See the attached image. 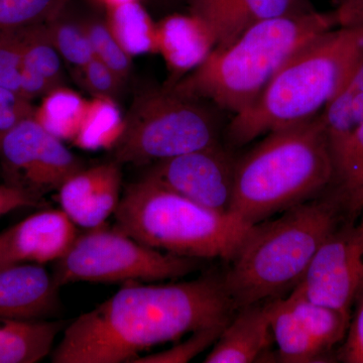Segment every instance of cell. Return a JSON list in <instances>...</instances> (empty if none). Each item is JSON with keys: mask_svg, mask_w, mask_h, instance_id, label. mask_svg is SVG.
Returning a JSON list of instances; mask_svg holds the SVG:
<instances>
[{"mask_svg": "<svg viewBox=\"0 0 363 363\" xmlns=\"http://www.w3.org/2000/svg\"><path fill=\"white\" fill-rule=\"evenodd\" d=\"M233 301L223 279L204 276L169 284L125 283L64 329L52 363H133L184 335L225 326Z\"/></svg>", "mask_w": 363, "mask_h": 363, "instance_id": "6da1fadb", "label": "cell"}, {"mask_svg": "<svg viewBox=\"0 0 363 363\" xmlns=\"http://www.w3.org/2000/svg\"><path fill=\"white\" fill-rule=\"evenodd\" d=\"M344 23L340 9L330 13L308 9L260 21L229 44L215 47L201 65L166 86L235 116L257 100L294 55Z\"/></svg>", "mask_w": 363, "mask_h": 363, "instance_id": "7a4b0ae2", "label": "cell"}, {"mask_svg": "<svg viewBox=\"0 0 363 363\" xmlns=\"http://www.w3.org/2000/svg\"><path fill=\"white\" fill-rule=\"evenodd\" d=\"M346 219L342 202L330 191L253 226L222 278L235 309L292 292L322 243Z\"/></svg>", "mask_w": 363, "mask_h": 363, "instance_id": "3957f363", "label": "cell"}, {"mask_svg": "<svg viewBox=\"0 0 363 363\" xmlns=\"http://www.w3.org/2000/svg\"><path fill=\"white\" fill-rule=\"evenodd\" d=\"M332 179L330 145L318 114L271 131L236 160L229 213L257 225L321 195Z\"/></svg>", "mask_w": 363, "mask_h": 363, "instance_id": "277c9868", "label": "cell"}, {"mask_svg": "<svg viewBox=\"0 0 363 363\" xmlns=\"http://www.w3.org/2000/svg\"><path fill=\"white\" fill-rule=\"evenodd\" d=\"M363 54V20L320 35L281 67L262 94L226 128L236 147L321 113Z\"/></svg>", "mask_w": 363, "mask_h": 363, "instance_id": "5b68a950", "label": "cell"}, {"mask_svg": "<svg viewBox=\"0 0 363 363\" xmlns=\"http://www.w3.org/2000/svg\"><path fill=\"white\" fill-rule=\"evenodd\" d=\"M116 227L147 247L196 259L231 260L253 226L214 211L143 177L126 187Z\"/></svg>", "mask_w": 363, "mask_h": 363, "instance_id": "8992f818", "label": "cell"}, {"mask_svg": "<svg viewBox=\"0 0 363 363\" xmlns=\"http://www.w3.org/2000/svg\"><path fill=\"white\" fill-rule=\"evenodd\" d=\"M220 119L209 104L171 88L140 93L124 117V130L114 145L121 164H152L220 143Z\"/></svg>", "mask_w": 363, "mask_h": 363, "instance_id": "52a82bcc", "label": "cell"}, {"mask_svg": "<svg viewBox=\"0 0 363 363\" xmlns=\"http://www.w3.org/2000/svg\"><path fill=\"white\" fill-rule=\"evenodd\" d=\"M198 260L147 247L116 226L88 229L77 236L70 250L55 262L57 286L90 283H154L188 276Z\"/></svg>", "mask_w": 363, "mask_h": 363, "instance_id": "ba28073f", "label": "cell"}, {"mask_svg": "<svg viewBox=\"0 0 363 363\" xmlns=\"http://www.w3.org/2000/svg\"><path fill=\"white\" fill-rule=\"evenodd\" d=\"M0 168L6 184L43 199L85 166L33 116L0 136Z\"/></svg>", "mask_w": 363, "mask_h": 363, "instance_id": "9c48e42d", "label": "cell"}, {"mask_svg": "<svg viewBox=\"0 0 363 363\" xmlns=\"http://www.w3.org/2000/svg\"><path fill=\"white\" fill-rule=\"evenodd\" d=\"M269 302L277 362H325L343 342L350 317L311 302L297 290Z\"/></svg>", "mask_w": 363, "mask_h": 363, "instance_id": "30bf717a", "label": "cell"}, {"mask_svg": "<svg viewBox=\"0 0 363 363\" xmlns=\"http://www.w3.org/2000/svg\"><path fill=\"white\" fill-rule=\"evenodd\" d=\"M294 290L351 316L363 290V235L354 221L346 219L329 234Z\"/></svg>", "mask_w": 363, "mask_h": 363, "instance_id": "8fae6325", "label": "cell"}, {"mask_svg": "<svg viewBox=\"0 0 363 363\" xmlns=\"http://www.w3.org/2000/svg\"><path fill=\"white\" fill-rule=\"evenodd\" d=\"M235 164L219 143L155 162L143 177L197 204L229 213Z\"/></svg>", "mask_w": 363, "mask_h": 363, "instance_id": "7c38bea8", "label": "cell"}, {"mask_svg": "<svg viewBox=\"0 0 363 363\" xmlns=\"http://www.w3.org/2000/svg\"><path fill=\"white\" fill-rule=\"evenodd\" d=\"M77 236V225L63 210L38 212L0 233V267L57 262Z\"/></svg>", "mask_w": 363, "mask_h": 363, "instance_id": "4fadbf2b", "label": "cell"}, {"mask_svg": "<svg viewBox=\"0 0 363 363\" xmlns=\"http://www.w3.org/2000/svg\"><path fill=\"white\" fill-rule=\"evenodd\" d=\"M121 164L114 160L81 169L59 189L61 209L77 226L102 225L121 201Z\"/></svg>", "mask_w": 363, "mask_h": 363, "instance_id": "5bb4252c", "label": "cell"}, {"mask_svg": "<svg viewBox=\"0 0 363 363\" xmlns=\"http://www.w3.org/2000/svg\"><path fill=\"white\" fill-rule=\"evenodd\" d=\"M59 286L42 264L0 267V318L47 320L60 311Z\"/></svg>", "mask_w": 363, "mask_h": 363, "instance_id": "9a60e30c", "label": "cell"}, {"mask_svg": "<svg viewBox=\"0 0 363 363\" xmlns=\"http://www.w3.org/2000/svg\"><path fill=\"white\" fill-rule=\"evenodd\" d=\"M189 13L213 33L216 47L229 44L248 26L267 18L312 9L307 0H186Z\"/></svg>", "mask_w": 363, "mask_h": 363, "instance_id": "2e32d148", "label": "cell"}, {"mask_svg": "<svg viewBox=\"0 0 363 363\" xmlns=\"http://www.w3.org/2000/svg\"><path fill=\"white\" fill-rule=\"evenodd\" d=\"M229 320L205 363H252L269 362L274 344L271 328V302L240 308Z\"/></svg>", "mask_w": 363, "mask_h": 363, "instance_id": "e0dca14e", "label": "cell"}, {"mask_svg": "<svg viewBox=\"0 0 363 363\" xmlns=\"http://www.w3.org/2000/svg\"><path fill=\"white\" fill-rule=\"evenodd\" d=\"M157 54L171 74L173 85L201 65L214 48L216 40L206 23L194 14H173L157 23Z\"/></svg>", "mask_w": 363, "mask_h": 363, "instance_id": "ac0fdd59", "label": "cell"}, {"mask_svg": "<svg viewBox=\"0 0 363 363\" xmlns=\"http://www.w3.org/2000/svg\"><path fill=\"white\" fill-rule=\"evenodd\" d=\"M66 322L0 318V363H35L52 352Z\"/></svg>", "mask_w": 363, "mask_h": 363, "instance_id": "d6986e66", "label": "cell"}, {"mask_svg": "<svg viewBox=\"0 0 363 363\" xmlns=\"http://www.w3.org/2000/svg\"><path fill=\"white\" fill-rule=\"evenodd\" d=\"M320 117L331 152L363 124V54Z\"/></svg>", "mask_w": 363, "mask_h": 363, "instance_id": "ffe728a7", "label": "cell"}, {"mask_svg": "<svg viewBox=\"0 0 363 363\" xmlns=\"http://www.w3.org/2000/svg\"><path fill=\"white\" fill-rule=\"evenodd\" d=\"M331 191L342 202L348 219L357 218L363 204V124L332 150Z\"/></svg>", "mask_w": 363, "mask_h": 363, "instance_id": "44dd1931", "label": "cell"}, {"mask_svg": "<svg viewBox=\"0 0 363 363\" xmlns=\"http://www.w3.org/2000/svg\"><path fill=\"white\" fill-rule=\"evenodd\" d=\"M109 30L124 51L131 57L157 54V23L138 1L106 7Z\"/></svg>", "mask_w": 363, "mask_h": 363, "instance_id": "7402d4cb", "label": "cell"}, {"mask_svg": "<svg viewBox=\"0 0 363 363\" xmlns=\"http://www.w3.org/2000/svg\"><path fill=\"white\" fill-rule=\"evenodd\" d=\"M87 105L88 100L79 93L64 85L59 86L42 98L33 117L50 135L63 142H73L84 118Z\"/></svg>", "mask_w": 363, "mask_h": 363, "instance_id": "603a6c76", "label": "cell"}, {"mask_svg": "<svg viewBox=\"0 0 363 363\" xmlns=\"http://www.w3.org/2000/svg\"><path fill=\"white\" fill-rule=\"evenodd\" d=\"M124 130V116L116 100L93 97L88 100L84 118L74 145L86 150H112Z\"/></svg>", "mask_w": 363, "mask_h": 363, "instance_id": "cb8c5ba5", "label": "cell"}, {"mask_svg": "<svg viewBox=\"0 0 363 363\" xmlns=\"http://www.w3.org/2000/svg\"><path fill=\"white\" fill-rule=\"evenodd\" d=\"M21 37L23 69L48 79L58 87L63 86V59L50 37L47 23L23 28Z\"/></svg>", "mask_w": 363, "mask_h": 363, "instance_id": "d4e9b609", "label": "cell"}, {"mask_svg": "<svg viewBox=\"0 0 363 363\" xmlns=\"http://www.w3.org/2000/svg\"><path fill=\"white\" fill-rule=\"evenodd\" d=\"M47 26L60 56L75 71L80 70L94 58L82 20H74L69 16L68 6L47 21Z\"/></svg>", "mask_w": 363, "mask_h": 363, "instance_id": "484cf974", "label": "cell"}, {"mask_svg": "<svg viewBox=\"0 0 363 363\" xmlns=\"http://www.w3.org/2000/svg\"><path fill=\"white\" fill-rule=\"evenodd\" d=\"M69 0H0V35L47 23Z\"/></svg>", "mask_w": 363, "mask_h": 363, "instance_id": "4316f807", "label": "cell"}, {"mask_svg": "<svg viewBox=\"0 0 363 363\" xmlns=\"http://www.w3.org/2000/svg\"><path fill=\"white\" fill-rule=\"evenodd\" d=\"M82 23L89 38L94 58L116 72L124 82H128L133 70V57L117 42L106 21L87 18L82 20Z\"/></svg>", "mask_w": 363, "mask_h": 363, "instance_id": "83f0119b", "label": "cell"}, {"mask_svg": "<svg viewBox=\"0 0 363 363\" xmlns=\"http://www.w3.org/2000/svg\"><path fill=\"white\" fill-rule=\"evenodd\" d=\"M226 326V325H225ZM225 326L213 327L192 333L183 343L177 344L169 350L150 353L138 357L133 363H177L188 362L199 353L213 345Z\"/></svg>", "mask_w": 363, "mask_h": 363, "instance_id": "f1b7e54d", "label": "cell"}, {"mask_svg": "<svg viewBox=\"0 0 363 363\" xmlns=\"http://www.w3.org/2000/svg\"><path fill=\"white\" fill-rule=\"evenodd\" d=\"M80 78V82L93 97L116 98L123 92L124 82L123 79L96 58L91 60L87 65L76 71Z\"/></svg>", "mask_w": 363, "mask_h": 363, "instance_id": "f546056e", "label": "cell"}, {"mask_svg": "<svg viewBox=\"0 0 363 363\" xmlns=\"http://www.w3.org/2000/svg\"><path fill=\"white\" fill-rule=\"evenodd\" d=\"M21 70V30L0 35V86L20 94Z\"/></svg>", "mask_w": 363, "mask_h": 363, "instance_id": "4dcf8cb0", "label": "cell"}, {"mask_svg": "<svg viewBox=\"0 0 363 363\" xmlns=\"http://www.w3.org/2000/svg\"><path fill=\"white\" fill-rule=\"evenodd\" d=\"M353 308L338 358L346 363H363V290Z\"/></svg>", "mask_w": 363, "mask_h": 363, "instance_id": "1f68e13d", "label": "cell"}, {"mask_svg": "<svg viewBox=\"0 0 363 363\" xmlns=\"http://www.w3.org/2000/svg\"><path fill=\"white\" fill-rule=\"evenodd\" d=\"M35 109L32 101L23 96H18L11 101L0 104V136L4 135L26 118L33 116Z\"/></svg>", "mask_w": 363, "mask_h": 363, "instance_id": "d6a6232c", "label": "cell"}, {"mask_svg": "<svg viewBox=\"0 0 363 363\" xmlns=\"http://www.w3.org/2000/svg\"><path fill=\"white\" fill-rule=\"evenodd\" d=\"M42 199L9 184H0V217L21 208L38 206Z\"/></svg>", "mask_w": 363, "mask_h": 363, "instance_id": "836d02e7", "label": "cell"}, {"mask_svg": "<svg viewBox=\"0 0 363 363\" xmlns=\"http://www.w3.org/2000/svg\"><path fill=\"white\" fill-rule=\"evenodd\" d=\"M340 9L345 13L348 23L363 20V0H343Z\"/></svg>", "mask_w": 363, "mask_h": 363, "instance_id": "e575fe53", "label": "cell"}, {"mask_svg": "<svg viewBox=\"0 0 363 363\" xmlns=\"http://www.w3.org/2000/svg\"><path fill=\"white\" fill-rule=\"evenodd\" d=\"M98 1L102 2L105 6L108 7L124 4V2L138 1V0H98Z\"/></svg>", "mask_w": 363, "mask_h": 363, "instance_id": "d590c367", "label": "cell"}, {"mask_svg": "<svg viewBox=\"0 0 363 363\" xmlns=\"http://www.w3.org/2000/svg\"><path fill=\"white\" fill-rule=\"evenodd\" d=\"M360 215V222L357 224L358 228H359L360 233H362L363 235V204L362 209H360L359 214Z\"/></svg>", "mask_w": 363, "mask_h": 363, "instance_id": "8d00e7d4", "label": "cell"}]
</instances>
